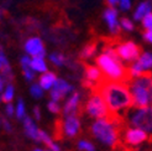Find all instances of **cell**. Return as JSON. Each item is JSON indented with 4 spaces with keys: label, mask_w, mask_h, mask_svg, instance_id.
Instances as JSON below:
<instances>
[{
    "label": "cell",
    "mask_w": 152,
    "mask_h": 151,
    "mask_svg": "<svg viewBox=\"0 0 152 151\" xmlns=\"http://www.w3.org/2000/svg\"><path fill=\"white\" fill-rule=\"evenodd\" d=\"M93 90L102 95L108 109L114 114L121 115L120 111L124 110L125 113L127 109L134 107L130 89H129V86L125 84V83L110 81L105 77L102 82L98 83Z\"/></svg>",
    "instance_id": "cell-1"
},
{
    "label": "cell",
    "mask_w": 152,
    "mask_h": 151,
    "mask_svg": "<svg viewBox=\"0 0 152 151\" xmlns=\"http://www.w3.org/2000/svg\"><path fill=\"white\" fill-rule=\"evenodd\" d=\"M134 107L146 108L152 104V78L151 72H143L140 77L132 78L129 83Z\"/></svg>",
    "instance_id": "cell-2"
},
{
    "label": "cell",
    "mask_w": 152,
    "mask_h": 151,
    "mask_svg": "<svg viewBox=\"0 0 152 151\" xmlns=\"http://www.w3.org/2000/svg\"><path fill=\"white\" fill-rule=\"evenodd\" d=\"M95 61H96V65L99 66L100 71L104 73V76L110 81L129 84L130 81L132 79L130 72H129V68L124 67L120 61H116V59L111 58L108 55L103 54L100 56H98Z\"/></svg>",
    "instance_id": "cell-3"
},
{
    "label": "cell",
    "mask_w": 152,
    "mask_h": 151,
    "mask_svg": "<svg viewBox=\"0 0 152 151\" xmlns=\"http://www.w3.org/2000/svg\"><path fill=\"white\" fill-rule=\"evenodd\" d=\"M123 118L125 120V124L145 131L147 135H152V107H132L124 113Z\"/></svg>",
    "instance_id": "cell-4"
},
{
    "label": "cell",
    "mask_w": 152,
    "mask_h": 151,
    "mask_svg": "<svg viewBox=\"0 0 152 151\" xmlns=\"http://www.w3.org/2000/svg\"><path fill=\"white\" fill-rule=\"evenodd\" d=\"M86 111L90 117L96 118L98 120L99 119H110L114 115V113H111L108 109V107H106L102 95L98 92H94V90L90 92V95L86 103Z\"/></svg>",
    "instance_id": "cell-5"
},
{
    "label": "cell",
    "mask_w": 152,
    "mask_h": 151,
    "mask_svg": "<svg viewBox=\"0 0 152 151\" xmlns=\"http://www.w3.org/2000/svg\"><path fill=\"white\" fill-rule=\"evenodd\" d=\"M114 48H115L116 55L120 58V61L121 59H124V61L131 62V61H135V59L140 58L141 47L137 46V45H136L135 42H132V41L121 42Z\"/></svg>",
    "instance_id": "cell-6"
},
{
    "label": "cell",
    "mask_w": 152,
    "mask_h": 151,
    "mask_svg": "<svg viewBox=\"0 0 152 151\" xmlns=\"http://www.w3.org/2000/svg\"><path fill=\"white\" fill-rule=\"evenodd\" d=\"M121 139H123L124 144L130 146H137L142 142H145L148 139V135L140 129H135V128H125L121 133Z\"/></svg>",
    "instance_id": "cell-7"
},
{
    "label": "cell",
    "mask_w": 152,
    "mask_h": 151,
    "mask_svg": "<svg viewBox=\"0 0 152 151\" xmlns=\"http://www.w3.org/2000/svg\"><path fill=\"white\" fill-rule=\"evenodd\" d=\"M82 113V107H80V94L78 92H74L73 95L68 99L66 103V107L63 109V114L66 118L68 117H78Z\"/></svg>",
    "instance_id": "cell-8"
},
{
    "label": "cell",
    "mask_w": 152,
    "mask_h": 151,
    "mask_svg": "<svg viewBox=\"0 0 152 151\" xmlns=\"http://www.w3.org/2000/svg\"><path fill=\"white\" fill-rule=\"evenodd\" d=\"M25 50L27 54H30L31 56H34V58H43L46 55V51H45V46L40 39L37 37H32V39L27 40V42L25 43Z\"/></svg>",
    "instance_id": "cell-9"
},
{
    "label": "cell",
    "mask_w": 152,
    "mask_h": 151,
    "mask_svg": "<svg viewBox=\"0 0 152 151\" xmlns=\"http://www.w3.org/2000/svg\"><path fill=\"white\" fill-rule=\"evenodd\" d=\"M71 90H72V87L68 84L66 81L57 79L51 90V98L53 99V102H59V100H62L64 95L67 93H69Z\"/></svg>",
    "instance_id": "cell-10"
},
{
    "label": "cell",
    "mask_w": 152,
    "mask_h": 151,
    "mask_svg": "<svg viewBox=\"0 0 152 151\" xmlns=\"http://www.w3.org/2000/svg\"><path fill=\"white\" fill-rule=\"evenodd\" d=\"M80 129V122L78 117H68L63 120V134L64 136L68 138H73L75 136Z\"/></svg>",
    "instance_id": "cell-11"
},
{
    "label": "cell",
    "mask_w": 152,
    "mask_h": 151,
    "mask_svg": "<svg viewBox=\"0 0 152 151\" xmlns=\"http://www.w3.org/2000/svg\"><path fill=\"white\" fill-rule=\"evenodd\" d=\"M84 66V79L93 83L94 86H96L99 82H102L105 76L102 73V71L95 66H89V65H83Z\"/></svg>",
    "instance_id": "cell-12"
},
{
    "label": "cell",
    "mask_w": 152,
    "mask_h": 151,
    "mask_svg": "<svg viewBox=\"0 0 152 151\" xmlns=\"http://www.w3.org/2000/svg\"><path fill=\"white\" fill-rule=\"evenodd\" d=\"M116 18H118V11L114 9V7H109V9L105 10L104 19L106 20V22H108L110 31L114 35H119V32H120V26L116 21Z\"/></svg>",
    "instance_id": "cell-13"
},
{
    "label": "cell",
    "mask_w": 152,
    "mask_h": 151,
    "mask_svg": "<svg viewBox=\"0 0 152 151\" xmlns=\"http://www.w3.org/2000/svg\"><path fill=\"white\" fill-rule=\"evenodd\" d=\"M24 126H25V131L30 138H32L36 141H40V136H39V129L36 128V125L34 124V122L31 120V118L25 117L24 118Z\"/></svg>",
    "instance_id": "cell-14"
},
{
    "label": "cell",
    "mask_w": 152,
    "mask_h": 151,
    "mask_svg": "<svg viewBox=\"0 0 152 151\" xmlns=\"http://www.w3.org/2000/svg\"><path fill=\"white\" fill-rule=\"evenodd\" d=\"M151 10H152V1H151V0L140 4L139 7H137V10H136L135 14H134L135 20H142L147 14L151 12Z\"/></svg>",
    "instance_id": "cell-15"
},
{
    "label": "cell",
    "mask_w": 152,
    "mask_h": 151,
    "mask_svg": "<svg viewBox=\"0 0 152 151\" xmlns=\"http://www.w3.org/2000/svg\"><path fill=\"white\" fill-rule=\"evenodd\" d=\"M56 81H57L56 74L51 73V72H47V73H45L43 76H41V77H40L39 86L42 89H50L51 87H53V84L56 83Z\"/></svg>",
    "instance_id": "cell-16"
},
{
    "label": "cell",
    "mask_w": 152,
    "mask_h": 151,
    "mask_svg": "<svg viewBox=\"0 0 152 151\" xmlns=\"http://www.w3.org/2000/svg\"><path fill=\"white\" fill-rule=\"evenodd\" d=\"M96 48H98V42L96 41H90L88 42L83 50L80 51V58L82 59H87V58H90L93 57L94 54L96 52Z\"/></svg>",
    "instance_id": "cell-17"
},
{
    "label": "cell",
    "mask_w": 152,
    "mask_h": 151,
    "mask_svg": "<svg viewBox=\"0 0 152 151\" xmlns=\"http://www.w3.org/2000/svg\"><path fill=\"white\" fill-rule=\"evenodd\" d=\"M137 63L140 65V67L142 68L143 72H146L147 70L152 68V54L145 52L140 56V58L137 59Z\"/></svg>",
    "instance_id": "cell-18"
},
{
    "label": "cell",
    "mask_w": 152,
    "mask_h": 151,
    "mask_svg": "<svg viewBox=\"0 0 152 151\" xmlns=\"http://www.w3.org/2000/svg\"><path fill=\"white\" fill-rule=\"evenodd\" d=\"M31 68L37 71V72H46L47 71V66L43 62V59L41 58H34L31 61Z\"/></svg>",
    "instance_id": "cell-19"
},
{
    "label": "cell",
    "mask_w": 152,
    "mask_h": 151,
    "mask_svg": "<svg viewBox=\"0 0 152 151\" xmlns=\"http://www.w3.org/2000/svg\"><path fill=\"white\" fill-rule=\"evenodd\" d=\"M12 98H14V87L11 84L7 86V88L5 89V92L4 94L1 95V100L4 103H7V104H10L11 100H12Z\"/></svg>",
    "instance_id": "cell-20"
},
{
    "label": "cell",
    "mask_w": 152,
    "mask_h": 151,
    "mask_svg": "<svg viewBox=\"0 0 152 151\" xmlns=\"http://www.w3.org/2000/svg\"><path fill=\"white\" fill-rule=\"evenodd\" d=\"M50 58H51V61L55 63L56 66H61V65L67 63L66 57H64L63 55H61L59 52H53V54L50 56Z\"/></svg>",
    "instance_id": "cell-21"
},
{
    "label": "cell",
    "mask_w": 152,
    "mask_h": 151,
    "mask_svg": "<svg viewBox=\"0 0 152 151\" xmlns=\"http://www.w3.org/2000/svg\"><path fill=\"white\" fill-rule=\"evenodd\" d=\"M78 149L82 151H95L93 144H90L89 141H86V140H82L78 142Z\"/></svg>",
    "instance_id": "cell-22"
},
{
    "label": "cell",
    "mask_w": 152,
    "mask_h": 151,
    "mask_svg": "<svg viewBox=\"0 0 152 151\" xmlns=\"http://www.w3.org/2000/svg\"><path fill=\"white\" fill-rule=\"evenodd\" d=\"M142 26L147 30H152V12L147 14L146 16L142 19Z\"/></svg>",
    "instance_id": "cell-23"
},
{
    "label": "cell",
    "mask_w": 152,
    "mask_h": 151,
    "mask_svg": "<svg viewBox=\"0 0 152 151\" xmlns=\"http://www.w3.org/2000/svg\"><path fill=\"white\" fill-rule=\"evenodd\" d=\"M16 115H18V119H22L25 118V104L21 99L19 100L18 103V111H16Z\"/></svg>",
    "instance_id": "cell-24"
},
{
    "label": "cell",
    "mask_w": 152,
    "mask_h": 151,
    "mask_svg": "<svg viewBox=\"0 0 152 151\" xmlns=\"http://www.w3.org/2000/svg\"><path fill=\"white\" fill-rule=\"evenodd\" d=\"M31 94L35 98H41L42 97V88L39 84H34L31 87Z\"/></svg>",
    "instance_id": "cell-25"
},
{
    "label": "cell",
    "mask_w": 152,
    "mask_h": 151,
    "mask_svg": "<svg viewBox=\"0 0 152 151\" xmlns=\"http://www.w3.org/2000/svg\"><path fill=\"white\" fill-rule=\"evenodd\" d=\"M48 109H50V111L55 113V114H59V113H61V107H59V104H58L57 102H53V100L48 103Z\"/></svg>",
    "instance_id": "cell-26"
},
{
    "label": "cell",
    "mask_w": 152,
    "mask_h": 151,
    "mask_svg": "<svg viewBox=\"0 0 152 151\" xmlns=\"http://www.w3.org/2000/svg\"><path fill=\"white\" fill-rule=\"evenodd\" d=\"M121 26H123L125 30H127V31H131V30H134V24L129 19H126V18L121 19Z\"/></svg>",
    "instance_id": "cell-27"
},
{
    "label": "cell",
    "mask_w": 152,
    "mask_h": 151,
    "mask_svg": "<svg viewBox=\"0 0 152 151\" xmlns=\"http://www.w3.org/2000/svg\"><path fill=\"white\" fill-rule=\"evenodd\" d=\"M131 6L130 0H120V7L121 10H129Z\"/></svg>",
    "instance_id": "cell-28"
},
{
    "label": "cell",
    "mask_w": 152,
    "mask_h": 151,
    "mask_svg": "<svg viewBox=\"0 0 152 151\" xmlns=\"http://www.w3.org/2000/svg\"><path fill=\"white\" fill-rule=\"evenodd\" d=\"M24 76L26 77V79L27 81H31V79H34V73H32V71H31V67H30V68H25L24 70Z\"/></svg>",
    "instance_id": "cell-29"
},
{
    "label": "cell",
    "mask_w": 152,
    "mask_h": 151,
    "mask_svg": "<svg viewBox=\"0 0 152 151\" xmlns=\"http://www.w3.org/2000/svg\"><path fill=\"white\" fill-rule=\"evenodd\" d=\"M143 39L152 43V30H147V31L143 34Z\"/></svg>",
    "instance_id": "cell-30"
},
{
    "label": "cell",
    "mask_w": 152,
    "mask_h": 151,
    "mask_svg": "<svg viewBox=\"0 0 152 151\" xmlns=\"http://www.w3.org/2000/svg\"><path fill=\"white\" fill-rule=\"evenodd\" d=\"M1 123H3V125H4V128L7 130V131H11V126H10V124H9V122H7L6 119H4V118H1Z\"/></svg>",
    "instance_id": "cell-31"
},
{
    "label": "cell",
    "mask_w": 152,
    "mask_h": 151,
    "mask_svg": "<svg viewBox=\"0 0 152 151\" xmlns=\"http://www.w3.org/2000/svg\"><path fill=\"white\" fill-rule=\"evenodd\" d=\"M6 113H7V115H12V113H14V108H12V105L11 104H7V107H6Z\"/></svg>",
    "instance_id": "cell-32"
},
{
    "label": "cell",
    "mask_w": 152,
    "mask_h": 151,
    "mask_svg": "<svg viewBox=\"0 0 152 151\" xmlns=\"http://www.w3.org/2000/svg\"><path fill=\"white\" fill-rule=\"evenodd\" d=\"M34 114H35V118L39 120V119H41V115H40V109H39V107H35V109H34Z\"/></svg>",
    "instance_id": "cell-33"
},
{
    "label": "cell",
    "mask_w": 152,
    "mask_h": 151,
    "mask_svg": "<svg viewBox=\"0 0 152 151\" xmlns=\"http://www.w3.org/2000/svg\"><path fill=\"white\" fill-rule=\"evenodd\" d=\"M106 3L109 4L110 7H114V6H115V5L119 3V0H106Z\"/></svg>",
    "instance_id": "cell-34"
},
{
    "label": "cell",
    "mask_w": 152,
    "mask_h": 151,
    "mask_svg": "<svg viewBox=\"0 0 152 151\" xmlns=\"http://www.w3.org/2000/svg\"><path fill=\"white\" fill-rule=\"evenodd\" d=\"M3 87H4V79H3V77H1V76H0V92H1Z\"/></svg>",
    "instance_id": "cell-35"
},
{
    "label": "cell",
    "mask_w": 152,
    "mask_h": 151,
    "mask_svg": "<svg viewBox=\"0 0 152 151\" xmlns=\"http://www.w3.org/2000/svg\"><path fill=\"white\" fill-rule=\"evenodd\" d=\"M35 151H42V150H39V149H37V150H35Z\"/></svg>",
    "instance_id": "cell-36"
},
{
    "label": "cell",
    "mask_w": 152,
    "mask_h": 151,
    "mask_svg": "<svg viewBox=\"0 0 152 151\" xmlns=\"http://www.w3.org/2000/svg\"><path fill=\"white\" fill-rule=\"evenodd\" d=\"M0 68H1V65H0Z\"/></svg>",
    "instance_id": "cell-37"
}]
</instances>
